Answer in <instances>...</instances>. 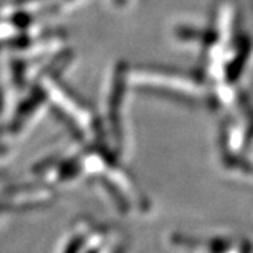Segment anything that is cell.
<instances>
[{
	"label": "cell",
	"instance_id": "obj_1",
	"mask_svg": "<svg viewBox=\"0 0 253 253\" xmlns=\"http://www.w3.org/2000/svg\"><path fill=\"white\" fill-rule=\"evenodd\" d=\"M48 103L49 101L46 93L40 87L30 91L26 100H23V103L16 107L14 114L10 118V124L7 126L10 135L21 136L30 131V128L36 126L38 120L42 117Z\"/></svg>",
	"mask_w": 253,
	"mask_h": 253
}]
</instances>
